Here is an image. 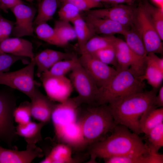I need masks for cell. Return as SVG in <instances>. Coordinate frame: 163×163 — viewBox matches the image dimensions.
<instances>
[{
  "instance_id": "15",
  "label": "cell",
  "mask_w": 163,
  "mask_h": 163,
  "mask_svg": "<svg viewBox=\"0 0 163 163\" xmlns=\"http://www.w3.org/2000/svg\"><path fill=\"white\" fill-rule=\"evenodd\" d=\"M43 155L42 150L35 144H27L26 149L21 151L0 146V163H30Z\"/></svg>"
},
{
  "instance_id": "33",
  "label": "cell",
  "mask_w": 163,
  "mask_h": 163,
  "mask_svg": "<svg viewBox=\"0 0 163 163\" xmlns=\"http://www.w3.org/2000/svg\"><path fill=\"white\" fill-rule=\"evenodd\" d=\"M53 28L59 38L66 45L76 38L74 27L69 22L57 20L55 22Z\"/></svg>"
},
{
  "instance_id": "20",
  "label": "cell",
  "mask_w": 163,
  "mask_h": 163,
  "mask_svg": "<svg viewBox=\"0 0 163 163\" xmlns=\"http://www.w3.org/2000/svg\"><path fill=\"white\" fill-rule=\"evenodd\" d=\"M75 56L71 53L50 49L45 50L34 56L33 60L37 67V75L40 77L43 73L48 70L58 62L71 59Z\"/></svg>"
},
{
  "instance_id": "43",
  "label": "cell",
  "mask_w": 163,
  "mask_h": 163,
  "mask_svg": "<svg viewBox=\"0 0 163 163\" xmlns=\"http://www.w3.org/2000/svg\"><path fill=\"white\" fill-rule=\"evenodd\" d=\"M133 0H105V2L115 5L127 3L130 5Z\"/></svg>"
},
{
  "instance_id": "29",
  "label": "cell",
  "mask_w": 163,
  "mask_h": 163,
  "mask_svg": "<svg viewBox=\"0 0 163 163\" xmlns=\"http://www.w3.org/2000/svg\"><path fill=\"white\" fill-rule=\"evenodd\" d=\"M59 2V0H40L38 14L34 21L37 25L46 23L53 18Z\"/></svg>"
},
{
  "instance_id": "1",
  "label": "cell",
  "mask_w": 163,
  "mask_h": 163,
  "mask_svg": "<svg viewBox=\"0 0 163 163\" xmlns=\"http://www.w3.org/2000/svg\"><path fill=\"white\" fill-rule=\"evenodd\" d=\"M111 134L87 147L91 160L97 158L103 159L110 157L145 154L151 152L138 135L131 132L125 126H115Z\"/></svg>"
},
{
  "instance_id": "3",
  "label": "cell",
  "mask_w": 163,
  "mask_h": 163,
  "mask_svg": "<svg viewBox=\"0 0 163 163\" xmlns=\"http://www.w3.org/2000/svg\"><path fill=\"white\" fill-rule=\"evenodd\" d=\"M78 122L86 148L105 139L116 125L107 104L89 105L82 112Z\"/></svg>"
},
{
  "instance_id": "9",
  "label": "cell",
  "mask_w": 163,
  "mask_h": 163,
  "mask_svg": "<svg viewBox=\"0 0 163 163\" xmlns=\"http://www.w3.org/2000/svg\"><path fill=\"white\" fill-rule=\"evenodd\" d=\"M117 67L119 71L129 69L138 78L144 74L146 65V58L144 59L136 55L130 49L125 41L117 38L114 45Z\"/></svg>"
},
{
  "instance_id": "37",
  "label": "cell",
  "mask_w": 163,
  "mask_h": 163,
  "mask_svg": "<svg viewBox=\"0 0 163 163\" xmlns=\"http://www.w3.org/2000/svg\"><path fill=\"white\" fill-rule=\"evenodd\" d=\"M62 4V6L58 12L60 20L72 23L81 15V11L72 4L68 2Z\"/></svg>"
},
{
  "instance_id": "47",
  "label": "cell",
  "mask_w": 163,
  "mask_h": 163,
  "mask_svg": "<svg viewBox=\"0 0 163 163\" xmlns=\"http://www.w3.org/2000/svg\"><path fill=\"white\" fill-rule=\"evenodd\" d=\"M0 9H1V3L0 0Z\"/></svg>"
},
{
  "instance_id": "28",
  "label": "cell",
  "mask_w": 163,
  "mask_h": 163,
  "mask_svg": "<svg viewBox=\"0 0 163 163\" xmlns=\"http://www.w3.org/2000/svg\"><path fill=\"white\" fill-rule=\"evenodd\" d=\"M72 23L73 25L78 45L81 50L88 40L95 35L81 15Z\"/></svg>"
},
{
  "instance_id": "18",
  "label": "cell",
  "mask_w": 163,
  "mask_h": 163,
  "mask_svg": "<svg viewBox=\"0 0 163 163\" xmlns=\"http://www.w3.org/2000/svg\"><path fill=\"white\" fill-rule=\"evenodd\" d=\"M57 140L76 150L86 148L82 129L78 120L62 128L55 134Z\"/></svg>"
},
{
  "instance_id": "14",
  "label": "cell",
  "mask_w": 163,
  "mask_h": 163,
  "mask_svg": "<svg viewBox=\"0 0 163 163\" xmlns=\"http://www.w3.org/2000/svg\"><path fill=\"white\" fill-rule=\"evenodd\" d=\"M10 9L16 18L11 35L18 38L24 36H34L33 24L36 12L35 9L24 3L18 4Z\"/></svg>"
},
{
  "instance_id": "46",
  "label": "cell",
  "mask_w": 163,
  "mask_h": 163,
  "mask_svg": "<svg viewBox=\"0 0 163 163\" xmlns=\"http://www.w3.org/2000/svg\"><path fill=\"white\" fill-rule=\"evenodd\" d=\"M25 0L27 1H29V2H31V1H33L34 0Z\"/></svg>"
},
{
  "instance_id": "25",
  "label": "cell",
  "mask_w": 163,
  "mask_h": 163,
  "mask_svg": "<svg viewBox=\"0 0 163 163\" xmlns=\"http://www.w3.org/2000/svg\"><path fill=\"white\" fill-rule=\"evenodd\" d=\"M104 159L106 163H158L160 157L158 153L150 152L145 154L113 156Z\"/></svg>"
},
{
  "instance_id": "13",
  "label": "cell",
  "mask_w": 163,
  "mask_h": 163,
  "mask_svg": "<svg viewBox=\"0 0 163 163\" xmlns=\"http://www.w3.org/2000/svg\"><path fill=\"white\" fill-rule=\"evenodd\" d=\"M40 78L47 97L51 100L61 103L70 97L73 87L69 78L43 74Z\"/></svg>"
},
{
  "instance_id": "42",
  "label": "cell",
  "mask_w": 163,
  "mask_h": 163,
  "mask_svg": "<svg viewBox=\"0 0 163 163\" xmlns=\"http://www.w3.org/2000/svg\"><path fill=\"white\" fill-rule=\"evenodd\" d=\"M157 94L155 99L154 105L157 108L163 106V86L161 85L159 88Z\"/></svg>"
},
{
  "instance_id": "17",
  "label": "cell",
  "mask_w": 163,
  "mask_h": 163,
  "mask_svg": "<svg viewBox=\"0 0 163 163\" xmlns=\"http://www.w3.org/2000/svg\"><path fill=\"white\" fill-rule=\"evenodd\" d=\"M30 99L32 116L40 122L46 123L49 122L56 104L54 102L44 95L37 87L34 96Z\"/></svg>"
},
{
  "instance_id": "23",
  "label": "cell",
  "mask_w": 163,
  "mask_h": 163,
  "mask_svg": "<svg viewBox=\"0 0 163 163\" xmlns=\"http://www.w3.org/2000/svg\"><path fill=\"white\" fill-rule=\"evenodd\" d=\"M163 107L153 106L148 108L142 116L140 125L142 133H148L152 129L163 123Z\"/></svg>"
},
{
  "instance_id": "38",
  "label": "cell",
  "mask_w": 163,
  "mask_h": 163,
  "mask_svg": "<svg viewBox=\"0 0 163 163\" xmlns=\"http://www.w3.org/2000/svg\"><path fill=\"white\" fill-rule=\"evenodd\" d=\"M61 3L68 2L76 6L81 11L85 12L95 8L103 6L101 2L93 0H59Z\"/></svg>"
},
{
  "instance_id": "45",
  "label": "cell",
  "mask_w": 163,
  "mask_h": 163,
  "mask_svg": "<svg viewBox=\"0 0 163 163\" xmlns=\"http://www.w3.org/2000/svg\"><path fill=\"white\" fill-rule=\"evenodd\" d=\"M94 1H95L101 2H105V0H93Z\"/></svg>"
},
{
  "instance_id": "16",
  "label": "cell",
  "mask_w": 163,
  "mask_h": 163,
  "mask_svg": "<svg viewBox=\"0 0 163 163\" xmlns=\"http://www.w3.org/2000/svg\"><path fill=\"white\" fill-rule=\"evenodd\" d=\"M82 16L95 35H123L129 28L111 20L97 17L85 13Z\"/></svg>"
},
{
  "instance_id": "34",
  "label": "cell",
  "mask_w": 163,
  "mask_h": 163,
  "mask_svg": "<svg viewBox=\"0 0 163 163\" xmlns=\"http://www.w3.org/2000/svg\"><path fill=\"white\" fill-rule=\"evenodd\" d=\"M146 143L150 150L158 152L163 146V123L157 126L145 134Z\"/></svg>"
},
{
  "instance_id": "6",
  "label": "cell",
  "mask_w": 163,
  "mask_h": 163,
  "mask_svg": "<svg viewBox=\"0 0 163 163\" xmlns=\"http://www.w3.org/2000/svg\"><path fill=\"white\" fill-rule=\"evenodd\" d=\"M35 66L34 60H31L27 66L19 70L0 72V84L17 89L31 99L37 87L34 78Z\"/></svg>"
},
{
  "instance_id": "4",
  "label": "cell",
  "mask_w": 163,
  "mask_h": 163,
  "mask_svg": "<svg viewBox=\"0 0 163 163\" xmlns=\"http://www.w3.org/2000/svg\"><path fill=\"white\" fill-rule=\"evenodd\" d=\"M143 81L129 69L120 71L106 85L98 88L96 104H107L129 95L144 91Z\"/></svg>"
},
{
  "instance_id": "44",
  "label": "cell",
  "mask_w": 163,
  "mask_h": 163,
  "mask_svg": "<svg viewBox=\"0 0 163 163\" xmlns=\"http://www.w3.org/2000/svg\"><path fill=\"white\" fill-rule=\"evenodd\" d=\"M157 7L163 9V0H151Z\"/></svg>"
},
{
  "instance_id": "7",
  "label": "cell",
  "mask_w": 163,
  "mask_h": 163,
  "mask_svg": "<svg viewBox=\"0 0 163 163\" xmlns=\"http://www.w3.org/2000/svg\"><path fill=\"white\" fill-rule=\"evenodd\" d=\"M69 79L78 94L81 104L95 106L98 87L94 80L80 63L70 72Z\"/></svg>"
},
{
  "instance_id": "26",
  "label": "cell",
  "mask_w": 163,
  "mask_h": 163,
  "mask_svg": "<svg viewBox=\"0 0 163 163\" xmlns=\"http://www.w3.org/2000/svg\"><path fill=\"white\" fill-rule=\"evenodd\" d=\"M138 78L142 81L146 80L153 88L158 89L161 85L163 72L159 69L148 54L146 57V65L144 74Z\"/></svg>"
},
{
  "instance_id": "35",
  "label": "cell",
  "mask_w": 163,
  "mask_h": 163,
  "mask_svg": "<svg viewBox=\"0 0 163 163\" xmlns=\"http://www.w3.org/2000/svg\"><path fill=\"white\" fill-rule=\"evenodd\" d=\"M30 102L25 101L16 107L14 111V120L18 125L26 124L31 121Z\"/></svg>"
},
{
  "instance_id": "19",
  "label": "cell",
  "mask_w": 163,
  "mask_h": 163,
  "mask_svg": "<svg viewBox=\"0 0 163 163\" xmlns=\"http://www.w3.org/2000/svg\"><path fill=\"white\" fill-rule=\"evenodd\" d=\"M7 53L34 59L32 43L29 41L17 37L8 38L0 42V54Z\"/></svg>"
},
{
  "instance_id": "30",
  "label": "cell",
  "mask_w": 163,
  "mask_h": 163,
  "mask_svg": "<svg viewBox=\"0 0 163 163\" xmlns=\"http://www.w3.org/2000/svg\"><path fill=\"white\" fill-rule=\"evenodd\" d=\"M80 62L78 58L76 56L71 59L59 61L50 69L42 74L55 76H66L71 72Z\"/></svg>"
},
{
  "instance_id": "32",
  "label": "cell",
  "mask_w": 163,
  "mask_h": 163,
  "mask_svg": "<svg viewBox=\"0 0 163 163\" xmlns=\"http://www.w3.org/2000/svg\"><path fill=\"white\" fill-rule=\"evenodd\" d=\"M142 3L149 18L163 40V9L152 5L147 1H145Z\"/></svg>"
},
{
  "instance_id": "11",
  "label": "cell",
  "mask_w": 163,
  "mask_h": 163,
  "mask_svg": "<svg viewBox=\"0 0 163 163\" xmlns=\"http://www.w3.org/2000/svg\"><path fill=\"white\" fill-rule=\"evenodd\" d=\"M81 105L76 97L56 103L51 116L55 134L66 126L78 120Z\"/></svg>"
},
{
  "instance_id": "12",
  "label": "cell",
  "mask_w": 163,
  "mask_h": 163,
  "mask_svg": "<svg viewBox=\"0 0 163 163\" xmlns=\"http://www.w3.org/2000/svg\"><path fill=\"white\" fill-rule=\"evenodd\" d=\"M137 11V8L130 5L120 4L110 8L92 9L84 12L97 17L111 20L130 28L134 26Z\"/></svg>"
},
{
  "instance_id": "8",
  "label": "cell",
  "mask_w": 163,
  "mask_h": 163,
  "mask_svg": "<svg viewBox=\"0 0 163 163\" xmlns=\"http://www.w3.org/2000/svg\"><path fill=\"white\" fill-rule=\"evenodd\" d=\"M134 26L140 33L148 53L162 54V40L149 18L142 3L137 8Z\"/></svg>"
},
{
  "instance_id": "40",
  "label": "cell",
  "mask_w": 163,
  "mask_h": 163,
  "mask_svg": "<svg viewBox=\"0 0 163 163\" xmlns=\"http://www.w3.org/2000/svg\"><path fill=\"white\" fill-rule=\"evenodd\" d=\"M14 22L4 18L0 13V42L9 37Z\"/></svg>"
},
{
  "instance_id": "5",
  "label": "cell",
  "mask_w": 163,
  "mask_h": 163,
  "mask_svg": "<svg viewBox=\"0 0 163 163\" xmlns=\"http://www.w3.org/2000/svg\"><path fill=\"white\" fill-rule=\"evenodd\" d=\"M17 100L11 89L0 90V141L12 148L18 136L14 125V112L16 107Z\"/></svg>"
},
{
  "instance_id": "21",
  "label": "cell",
  "mask_w": 163,
  "mask_h": 163,
  "mask_svg": "<svg viewBox=\"0 0 163 163\" xmlns=\"http://www.w3.org/2000/svg\"><path fill=\"white\" fill-rule=\"evenodd\" d=\"M78 161L72 157V149L69 146L60 143L53 146L41 163H73Z\"/></svg>"
},
{
  "instance_id": "31",
  "label": "cell",
  "mask_w": 163,
  "mask_h": 163,
  "mask_svg": "<svg viewBox=\"0 0 163 163\" xmlns=\"http://www.w3.org/2000/svg\"><path fill=\"white\" fill-rule=\"evenodd\" d=\"M35 32L38 38L47 43L59 47L66 46L59 38L54 28L46 23L37 25Z\"/></svg>"
},
{
  "instance_id": "2",
  "label": "cell",
  "mask_w": 163,
  "mask_h": 163,
  "mask_svg": "<svg viewBox=\"0 0 163 163\" xmlns=\"http://www.w3.org/2000/svg\"><path fill=\"white\" fill-rule=\"evenodd\" d=\"M159 88L136 93L107 104L115 124L124 126L138 135L142 133L141 118L148 108L155 106Z\"/></svg>"
},
{
  "instance_id": "24",
  "label": "cell",
  "mask_w": 163,
  "mask_h": 163,
  "mask_svg": "<svg viewBox=\"0 0 163 163\" xmlns=\"http://www.w3.org/2000/svg\"><path fill=\"white\" fill-rule=\"evenodd\" d=\"M123 35L125 42L133 52L140 58L146 59L148 53L142 37L136 28L134 26L128 29Z\"/></svg>"
},
{
  "instance_id": "10",
  "label": "cell",
  "mask_w": 163,
  "mask_h": 163,
  "mask_svg": "<svg viewBox=\"0 0 163 163\" xmlns=\"http://www.w3.org/2000/svg\"><path fill=\"white\" fill-rule=\"evenodd\" d=\"M81 54L78 58L80 65L93 78L98 88L106 85L117 73L114 68L103 63L92 54Z\"/></svg>"
},
{
  "instance_id": "36",
  "label": "cell",
  "mask_w": 163,
  "mask_h": 163,
  "mask_svg": "<svg viewBox=\"0 0 163 163\" xmlns=\"http://www.w3.org/2000/svg\"><path fill=\"white\" fill-rule=\"evenodd\" d=\"M91 54L103 63L113 66L116 69L117 62L114 46L104 48Z\"/></svg>"
},
{
  "instance_id": "22",
  "label": "cell",
  "mask_w": 163,
  "mask_h": 163,
  "mask_svg": "<svg viewBox=\"0 0 163 163\" xmlns=\"http://www.w3.org/2000/svg\"><path fill=\"white\" fill-rule=\"evenodd\" d=\"M46 123H37L31 121L24 125H18L16 127L17 133L24 138L27 144H36L42 140L41 130Z\"/></svg>"
},
{
  "instance_id": "41",
  "label": "cell",
  "mask_w": 163,
  "mask_h": 163,
  "mask_svg": "<svg viewBox=\"0 0 163 163\" xmlns=\"http://www.w3.org/2000/svg\"><path fill=\"white\" fill-rule=\"evenodd\" d=\"M1 9L6 12L8 9L20 4L24 3L21 0H0Z\"/></svg>"
},
{
  "instance_id": "39",
  "label": "cell",
  "mask_w": 163,
  "mask_h": 163,
  "mask_svg": "<svg viewBox=\"0 0 163 163\" xmlns=\"http://www.w3.org/2000/svg\"><path fill=\"white\" fill-rule=\"evenodd\" d=\"M19 60L27 62L24 57L7 53L0 54V72H6L9 70L11 66Z\"/></svg>"
},
{
  "instance_id": "27",
  "label": "cell",
  "mask_w": 163,
  "mask_h": 163,
  "mask_svg": "<svg viewBox=\"0 0 163 163\" xmlns=\"http://www.w3.org/2000/svg\"><path fill=\"white\" fill-rule=\"evenodd\" d=\"M117 38L114 35H95L88 40L80 52L92 53L99 50L113 46Z\"/></svg>"
}]
</instances>
